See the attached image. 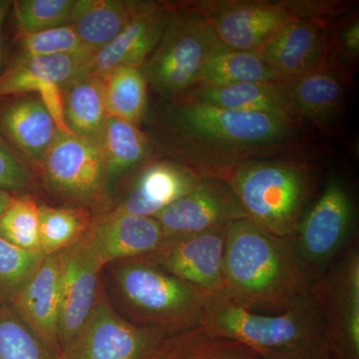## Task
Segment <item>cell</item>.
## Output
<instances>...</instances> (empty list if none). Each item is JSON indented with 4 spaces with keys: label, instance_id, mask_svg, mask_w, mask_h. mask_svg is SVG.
Segmentation results:
<instances>
[{
    "label": "cell",
    "instance_id": "obj_1",
    "mask_svg": "<svg viewBox=\"0 0 359 359\" xmlns=\"http://www.w3.org/2000/svg\"><path fill=\"white\" fill-rule=\"evenodd\" d=\"M162 115L171 159L203 178L224 179L257 160L313 159L316 130L278 116L226 109L187 97L168 100Z\"/></svg>",
    "mask_w": 359,
    "mask_h": 359
},
{
    "label": "cell",
    "instance_id": "obj_2",
    "mask_svg": "<svg viewBox=\"0 0 359 359\" xmlns=\"http://www.w3.org/2000/svg\"><path fill=\"white\" fill-rule=\"evenodd\" d=\"M224 294L255 313H280L311 294L292 238H280L249 219L226 228Z\"/></svg>",
    "mask_w": 359,
    "mask_h": 359
},
{
    "label": "cell",
    "instance_id": "obj_3",
    "mask_svg": "<svg viewBox=\"0 0 359 359\" xmlns=\"http://www.w3.org/2000/svg\"><path fill=\"white\" fill-rule=\"evenodd\" d=\"M313 159H269L245 163L224 181L248 219L276 237L292 238L316 186Z\"/></svg>",
    "mask_w": 359,
    "mask_h": 359
},
{
    "label": "cell",
    "instance_id": "obj_4",
    "mask_svg": "<svg viewBox=\"0 0 359 359\" xmlns=\"http://www.w3.org/2000/svg\"><path fill=\"white\" fill-rule=\"evenodd\" d=\"M200 327L209 337L240 342L259 354L325 334L320 311L311 294L275 314L249 311L224 292L207 294Z\"/></svg>",
    "mask_w": 359,
    "mask_h": 359
},
{
    "label": "cell",
    "instance_id": "obj_5",
    "mask_svg": "<svg viewBox=\"0 0 359 359\" xmlns=\"http://www.w3.org/2000/svg\"><path fill=\"white\" fill-rule=\"evenodd\" d=\"M116 283L137 325L167 335L200 327L207 294L143 257L119 264Z\"/></svg>",
    "mask_w": 359,
    "mask_h": 359
},
{
    "label": "cell",
    "instance_id": "obj_6",
    "mask_svg": "<svg viewBox=\"0 0 359 359\" xmlns=\"http://www.w3.org/2000/svg\"><path fill=\"white\" fill-rule=\"evenodd\" d=\"M224 46L195 2L172 4L165 32L141 70L148 86L172 100L193 89L203 66Z\"/></svg>",
    "mask_w": 359,
    "mask_h": 359
},
{
    "label": "cell",
    "instance_id": "obj_7",
    "mask_svg": "<svg viewBox=\"0 0 359 359\" xmlns=\"http://www.w3.org/2000/svg\"><path fill=\"white\" fill-rule=\"evenodd\" d=\"M355 215V202L348 186L332 175L320 197L304 212L292 238L295 255L311 285L349 245Z\"/></svg>",
    "mask_w": 359,
    "mask_h": 359
},
{
    "label": "cell",
    "instance_id": "obj_8",
    "mask_svg": "<svg viewBox=\"0 0 359 359\" xmlns=\"http://www.w3.org/2000/svg\"><path fill=\"white\" fill-rule=\"evenodd\" d=\"M311 294L335 359H359V250L351 244L318 280Z\"/></svg>",
    "mask_w": 359,
    "mask_h": 359
},
{
    "label": "cell",
    "instance_id": "obj_9",
    "mask_svg": "<svg viewBox=\"0 0 359 359\" xmlns=\"http://www.w3.org/2000/svg\"><path fill=\"white\" fill-rule=\"evenodd\" d=\"M37 170L46 188L71 205L89 209L107 198L101 149L76 135L57 131Z\"/></svg>",
    "mask_w": 359,
    "mask_h": 359
},
{
    "label": "cell",
    "instance_id": "obj_10",
    "mask_svg": "<svg viewBox=\"0 0 359 359\" xmlns=\"http://www.w3.org/2000/svg\"><path fill=\"white\" fill-rule=\"evenodd\" d=\"M168 337L123 318L109 302L96 304L59 359H147Z\"/></svg>",
    "mask_w": 359,
    "mask_h": 359
},
{
    "label": "cell",
    "instance_id": "obj_11",
    "mask_svg": "<svg viewBox=\"0 0 359 359\" xmlns=\"http://www.w3.org/2000/svg\"><path fill=\"white\" fill-rule=\"evenodd\" d=\"M222 43L238 50L257 51L295 20L285 4L266 0L194 1Z\"/></svg>",
    "mask_w": 359,
    "mask_h": 359
},
{
    "label": "cell",
    "instance_id": "obj_12",
    "mask_svg": "<svg viewBox=\"0 0 359 359\" xmlns=\"http://www.w3.org/2000/svg\"><path fill=\"white\" fill-rule=\"evenodd\" d=\"M226 228L165 238L155 252L142 257L205 294L223 292Z\"/></svg>",
    "mask_w": 359,
    "mask_h": 359
},
{
    "label": "cell",
    "instance_id": "obj_13",
    "mask_svg": "<svg viewBox=\"0 0 359 359\" xmlns=\"http://www.w3.org/2000/svg\"><path fill=\"white\" fill-rule=\"evenodd\" d=\"M165 238L224 228L248 219L244 208L223 179L204 178L194 190L154 217Z\"/></svg>",
    "mask_w": 359,
    "mask_h": 359
},
{
    "label": "cell",
    "instance_id": "obj_14",
    "mask_svg": "<svg viewBox=\"0 0 359 359\" xmlns=\"http://www.w3.org/2000/svg\"><path fill=\"white\" fill-rule=\"evenodd\" d=\"M92 56L14 55L0 75V98L37 94L49 114L63 113L62 87L86 69Z\"/></svg>",
    "mask_w": 359,
    "mask_h": 359
},
{
    "label": "cell",
    "instance_id": "obj_15",
    "mask_svg": "<svg viewBox=\"0 0 359 359\" xmlns=\"http://www.w3.org/2000/svg\"><path fill=\"white\" fill-rule=\"evenodd\" d=\"M102 268L82 240L61 252L58 325L60 355L83 327L96 304L98 276Z\"/></svg>",
    "mask_w": 359,
    "mask_h": 359
},
{
    "label": "cell",
    "instance_id": "obj_16",
    "mask_svg": "<svg viewBox=\"0 0 359 359\" xmlns=\"http://www.w3.org/2000/svg\"><path fill=\"white\" fill-rule=\"evenodd\" d=\"M203 179L193 168L179 161L150 160L138 170L113 211L154 218L194 190Z\"/></svg>",
    "mask_w": 359,
    "mask_h": 359
},
{
    "label": "cell",
    "instance_id": "obj_17",
    "mask_svg": "<svg viewBox=\"0 0 359 359\" xmlns=\"http://www.w3.org/2000/svg\"><path fill=\"white\" fill-rule=\"evenodd\" d=\"M154 218L110 211L92 222L82 238L101 266L128 261L155 252L165 241Z\"/></svg>",
    "mask_w": 359,
    "mask_h": 359
},
{
    "label": "cell",
    "instance_id": "obj_18",
    "mask_svg": "<svg viewBox=\"0 0 359 359\" xmlns=\"http://www.w3.org/2000/svg\"><path fill=\"white\" fill-rule=\"evenodd\" d=\"M332 23L297 18L257 50L283 81L327 65Z\"/></svg>",
    "mask_w": 359,
    "mask_h": 359
},
{
    "label": "cell",
    "instance_id": "obj_19",
    "mask_svg": "<svg viewBox=\"0 0 359 359\" xmlns=\"http://www.w3.org/2000/svg\"><path fill=\"white\" fill-rule=\"evenodd\" d=\"M171 11L172 4L145 1L126 27L96 52L85 70L103 77L116 68L143 67L159 43Z\"/></svg>",
    "mask_w": 359,
    "mask_h": 359
},
{
    "label": "cell",
    "instance_id": "obj_20",
    "mask_svg": "<svg viewBox=\"0 0 359 359\" xmlns=\"http://www.w3.org/2000/svg\"><path fill=\"white\" fill-rule=\"evenodd\" d=\"M57 131L37 94L0 98V137L29 169L37 170Z\"/></svg>",
    "mask_w": 359,
    "mask_h": 359
},
{
    "label": "cell",
    "instance_id": "obj_21",
    "mask_svg": "<svg viewBox=\"0 0 359 359\" xmlns=\"http://www.w3.org/2000/svg\"><path fill=\"white\" fill-rule=\"evenodd\" d=\"M61 252L45 256L32 278L11 304L21 320L55 355L60 356L58 342L59 283Z\"/></svg>",
    "mask_w": 359,
    "mask_h": 359
},
{
    "label": "cell",
    "instance_id": "obj_22",
    "mask_svg": "<svg viewBox=\"0 0 359 359\" xmlns=\"http://www.w3.org/2000/svg\"><path fill=\"white\" fill-rule=\"evenodd\" d=\"M351 82L325 65L308 74L287 80L285 84L302 121L321 134H332L339 128Z\"/></svg>",
    "mask_w": 359,
    "mask_h": 359
},
{
    "label": "cell",
    "instance_id": "obj_23",
    "mask_svg": "<svg viewBox=\"0 0 359 359\" xmlns=\"http://www.w3.org/2000/svg\"><path fill=\"white\" fill-rule=\"evenodd\" d=\"M181 97L226 109L264 113L304 122L295 110L285 82L201 87Z\"/></svg>",
    "mask_w": 359,
    "mask_h": 359
},
{
    "label": "cell",
    "instance_id": "obj_24",
    "mask_svg": "<svg viewBox=\"0 0 359 359\" xmlns=\"http://www.w3.org/2000/svg\"><path fill=\"white\" fill-rule=\"evenodd\" d=\"M144 4L137 0H75L69 25L96 53L126 27Z\"/></svg>",
    "mask_w": 359,
    "mask_h": 359
},
{
    "label": "cell",
    "instance_id": "obj_25",
    "mask_svg": "<svg viewBox=\"0 0 359 359\" xmlns=\"http://www.w3.org/2000/svg\"><path fill=\"white\" fill-rule=\"evenodd\" d=\"M62 99L70 133L100 147L107 118L103 78L84 70L62 87Z\"/></svg>",
    "mask_w": 359,
    "mask_h": 359
},
{
    "label": "cell",
    "instance_id": "obj_26",
    "mask_svg": "<svg viewBox=\"0 0 359 359\" xmlns=\"http://www.w3.org/2000/svg\"><path fill=\"white\" fill-rule=\"evenodd\" d=\"M100 149L108 192L125 175L148 163L152 155L147 134L137 125L108 115Z\"/></svg>",
    "mask_w": 359,
    "mask_h": 359
},
{
    "label": "cell",
    "instance_id": "obj_27",
    "mask_svg": "<svg viewBox=\"0 0 359 359\" xmlns=\"http://www.w3.org/2000/svg\"><path fill=\"white\" fill-rule=\"evenodd\" d=\"M254 82L285 81L257 51L224 46L203 66L192 90Z\"/></svg>",
    "mask_w": 359,
    "mask_h": 359
},
{
    "label": "cell",
    "instance_id": "obj_28",
    "mask_svg": "<svg viewBox=\"0 0 359 359\" xmlns=\"http://www.w3.org/2000/svg\"><path fill=\"white\" fill-rule=\"evenodd\" d=\"M102 78L107 115L138 126L148 108V84L141 68H116Z\"/></svg>",
    "mask_w": 359,
    "mask_h": 359
},
{
    "label": "cell",
    "instance_id": "obj_29",
    "mask_svg": "<svg viewBox=\"0 0 359 359\" xmlns=\"http://www.w3.org/2000/svg\"><path fill=\"white\" fill-rule=\"evenodd\" d=\"M92 222L87 208L40 204L39 240L42 254H57L76 245L86 235Z\"/></svg>",
    "mask_w": 359,
    "mask_h": 359
},
{
    "label": "cell",
    "instance_id": "obj_30",
    "mask_svg": "<svg viewBox=\"0 0 359 359\" xmlns=\"http://www.w3.org/2000/svg\"><path fill=\"white\" fill-rule=\"evenodd\" d=\"M39 207L29 194L14 196L0 218V237L20 249L41 252Z\"/></svg>",
    "mask_w": 359,
    "mask_h": 359
},
{
    "label": "cell",
    "instance_id": "obj_31",
    "mask_svg": "<svg viewBox=\"0 0 359 359\" xmlns=\"http://www.w3.org/2000/svg\"><path fill=\"white\" fill-rule=\"evenodd\" d=\"M45 255L20 249L0 237V306H11Z\"/></svg>",
    "mask_w": 359,
    "mask_h": 359
},
{
    "label": "cell",
    "instance_id": "obj_32",
    "mask_svg": "<svg viewBox=\"0 0 359 359\" xmlns=\"http://www.w3.org/2000/svg\"><path fill=\"white\" fill-rule=\"evenodd\" d=\"M0 359H56L11 306H0Z\"/></svg>",
    "mask_w": 359,
    "mask_h": 359
},
{
    "label": "cell",
    "instance_id": "obj_33",
    "mask_svg": "<svg viewBox=\"0 0 359 359\" xmlns=\"http://www.w3.org/2000/svg\"><path fill=\"white\" fill-rule=\"evenodd\" d=\"M75 0H14L13 11L18 35L34 34L69 25Z\"/></svg>",
    "mask_w": 359,
    "mask_h": 359
},
{
    "label": "cell",
    "instance_id": "obj_34",
    "mask_svg": "<svg viewBox=\"0 0 359 359\" xmlns=\"http://www.w3.org/2000/svg\"><path fill=\"white\" fill-rule=\"evenodd\" d=\"M18 50L15 55L48 56L95 55L89 50L70 25L61 26L34 34L18 35Z\"/></svg>",
    "mask_w": 359,
    "mask_h": 359
},
{
    "label": "cell",
    "instance_id": "obj_35",
    "mask_svg": "<svg viewBox=\"0 0 359 359\" xmlns=\"http://www.w3.org/2000/svg\"><path fill=\"white\" fill-rule=\"evenodd\" d=\"M359 56L358 13L346 14L330 26V50L327 66L347 79L353 78Z\"/></svg>",
    "mask_w": 359,
    "mask_h": 359
},
{
    "label": "cell",
    "instance_id": "obj_36",
    "mask_svg": "<svg viewBox=\"0 0 359 359\" xmlns=\"http://www.w3.org/2000/svg\"><path fill=\"white\" fill-rule=\"evenodd\" d=\"M180 359H262L257 351L238 341L209 337L196 330Z\"/></svg>",
    "mask_w": 359,
    "mask_h": 359
},
{
    "label": "cell",
    "instance_id": "obj_37",
    "mask_svg": "<svg viewBox=\"0 0 359 359\" xmlns=\"http://www.w3.org/2000/svg\"><path fill=\"white\" fill-rule=\"evenodd\" d=\"M0 190L14 195L29 194L34 181L29 167L0 137Z\"/></svg>",
    "mask_w": 359,
    "mask_h": 359
},
{
    "label": "cell",
    "instance_id": "obj_38",
    "mask_svg": "<svg viewBox=\"0 0 359 359\" xmlns=\"http://www.w3.org/2000/svg\"><path fill=\"white\" fill-rule=\"evenodd\" d=\"M295 20H313L334 23L348 14L353 2L340 0H285Z\"/></svg>",
    "mask_w": 359,
    "mask_h": 359
},
{
    "label": "cell",
    "instance_id": "obj_39",
    "mask_svg": "<svg viewBox=\"0 0 359 359\" xmlns=\"http://www.w3.org/2000/svg\"><path fill=\"white\" fill-rule=\"evenodd\" d=\"M262 359H335L325 334L297 344L261 353Z\"/></svg>",
    "mask_w": 359,
    "mask_h": 359
},
{
    "label": "cell",
    "instance_id": "obj_40",
    "mask_svg": "<svg viewBox=\"0 0 359 359\" xmlns=\"http://www.w3.org/2000/svg\"><path fill=\"white\" fill-rule=\"evenodd\" d=\"M13 6V0H0V75L6 69V44H4V25Z\"/></svg>",
    "mask_w": 359,
    "mask_h": 359
},
{
    "label": "cell",
    "instance_id": "obj_41",
    "mask_svg": "<svg viewBox=\"0 0 359 359\" xmlns=\"http://www.w3.org/2000/svg\"><path fill=\"white\" fill-rule=\"evenodd\" d=\"M14 194L6 192V191L0 190V218L6 211L8 205H11V201L14 198Z\"/></svg>",
    "mask_w": 359,
    "mask_h": 359
}]
</instances>
